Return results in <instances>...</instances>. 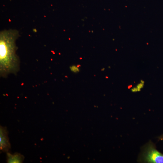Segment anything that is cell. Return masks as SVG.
<instances>
[{
  "mask_svg": "<svg viewBox=\"0 0 163 163\" xmlns=\"http://www.w3.org/2000/svg\"><path fill=\"white\" fill-rule=\"evenodd\" d=\"M145 162L151 163H163V154L157 151L152 144H149L143 154Z\"/></svg>",
  "mask_w": 163,
  "mask_h": 163,
  "instance_id": "cell-2",
  "label": "cell"
},
{
  "mask_svg": "<svg viewBox=\"0 0 163 163\" xmlns=\"http://www.w3.org/2000/svg\"><path fill=\"white\" fill-rule=\"evenodd\" d=\"M19 36L16 30L2 31L0 33V74L3 78L16 74L20 69V60L16 53V41Z\"/></svg>",
  "mask_w": 163,
  "mask_h": 163,
  "instance_id": "cell-1",
  "label": "cell"
},
{
  "mask_svg": "<svg viewBox=\"0 0 163 163\" xmlns=\"http://www.w3.org/2000/svg\"><path fill=\"white\" fill-rule=\"evenodd\" d=\"M104 69H105L104 68H103V69H101V71H104Z\"/></svg>",
  "mask_w": 163,
  "mask_h": 163,
  "instance_id": "cell-10",
  "label": "cell"
},
{
  "mask_svg": "<svg viewBox=\"0 0 163 163\" xmlns=\"http://www.w3.org/2000/svg\"><path fill=\"white\" fill-rule=\"evenodd\" d=\"M0 149L6 152L8 150L10 147L8 133L6 128L1 127L0 128Z\"/></svg>",
  "mask_w": 163,
  "mask_h": 163,
  "instance_id": "cell-3",
  "label": "cell"
},
{
  "mask_svg": "<svg viewBox=\"0 0 163 163\" xmlns=\"http://www.w3.org/2000/svg\"><path fill=\"white\" fill-rule=\"evenodd\" d=\"M144 86V84L141 82L137 85L136 87L138 89L139 91H140L141 89L143 88Z\"/></svg>",
  "mask_w": 163,
  "mask_h": 163,
  "instance_id": "cell-6",
  "label": "cell"
},
{
  "mask_svg": "<svg viewBox=\"0 0 163 163\" xmlns=\"http://www.w3.org/2000/svg\"><path fill=\"white\" fill-rule=\"evenodd\" d=\"M140 82H142V83H144V81H143V80H141Z\"/></svg>",
  "mask_w": 163,
  "mask_h": 163,
  "instance_id": "cell-8",
  "label": "cell"
},
{
  "mask_svg": "<svg viewBox=\"0 0 163 163\" xmlns=\"http://www.w3.org/2000/svg\"><path fill=\"white\" fill-rule=\"evenodd\" d=\"M131 91L133 92H136L139 91L138 89L136 87H133L131 89Z\"/></svg>",
  "mask_w": 163,
  "mask_h": 163,
  "instance_id": "cell-7",
  "label": "cell"
},
{
  "mask_svg": "<svg viewBox=\"0 0 163 163\" xmlns=\"http://www.w3.org/2000/svg\"><path fill=\"white\" fill-rule=\"evenodd\" d=\"M69 68L72 72L74 73H77L79 71V69L77 66H76L75 65H72L70 66Z\"/></svg>",
  "mask_w": 163,
  "mask_h": 163,
  "instance_id": "cell-5",
  "label": "cell"
},
{
  "mask_svg": "<svg viewBox=\"0 0 163 163\" xmlns=\"http://www.w3.org/2000/svg\"><path fill=\"white\" fill-rule=\"evenodd\" d=\"M24 159L23 156L21 154L15 153L12 155L7 154V161L8 163H21Z\"/></svg>",
  "mask_w": 163,
  "mask_h": 163,
  "instance_id": "cell-4",
  "label": "cell"
},
{
  "mask_svg": "<svg viewBox=\"0 0 163 163\" xmlns=\"http://www.w3.org/2000/svg\"><path fill=\"white\" fill-rule=\"evenodd\" d=\"M161 140H163V136L161 137Z\"/></svg>",
  "mask_w": 163,
  "mask_h": 163,
  "instance_id": "cell-9",
  "label": "cell"
}]
</instances>
